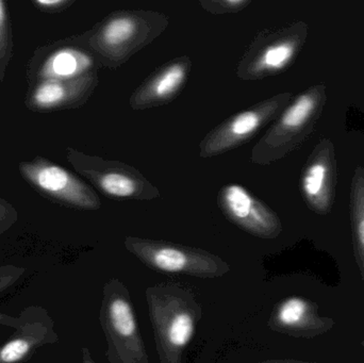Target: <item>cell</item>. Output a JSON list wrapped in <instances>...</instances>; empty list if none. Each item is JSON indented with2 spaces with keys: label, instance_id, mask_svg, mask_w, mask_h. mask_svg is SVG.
Masks as SVG:
<instances>
[{
  "label": "cell",
  "instance_id": "1",
  "mask_svg": "<svg viewBox=\"0 0 364 363\" xmlns=\"http://www.w3.org/2000/svg\"><path fill=\"white\" fill-rule=\"evenodd\" d=\"M147 307L160 363H182L203 317V309L188 288L164 283L146 290Z\"/></svg>",
  "mask_w": 364,
  "mask_h": 363
},
{
  "label": "cell",
  "instance_id": "2",
  "mask_svg": "<svg viewBox=\"0 0 364 363\" xmlns=\"http://www.w3.org/2000/svg\"><path fill=\"white\" fill-rule=\"evenodd\" d=\"M168 25V17L156 11H114L96 26L90 46L102 66L117 70L159 38Z\"/></svg>",
  "mask_w": 364,
  "mask_h": 363
},
{
  "label": "cell",
  "instance_id": "3",
  "mask_svg": "<svg viewBox=\"0 0 364 363\" xmlns=\"http://www.w3.org/2000/svg\"><path fill=\"white\" fill-rule=\"evenodd\" d=\"M327 102L326 85L318 83L291 100L250 155V162L269 166L296 151L311 136Z\"/></svg>",
  "mask_w": 364,
  "mask_h": 363
},
{
  "label": "cell",
  "instance_id": "4",
  "mask_svg": "<svg viewBox=\"0 0 364 363\" xmlns=\"http://www.w3.org/2000/svg\"><path fill=\"white\" fill-rule=\"evenodd\" d=\"M100 322L109 363H149L129 291L119 279L105 283Z\"/></svg>",
  "mask_w": 364,
  "mask_h": 363
},
{
  "label": "cell",
  "instance_id": "5",
  "mask_svg": "<svg viewBox=\"0 0 364 363\" xmlns=\"http://www.w3.org/2000/svg\"><path fill=\"white\" fill-rule=\"evenodd\" d=\"M307 38L308 25L304 21L262 30L246 48L235 75L240 80L256 81L282 74L295 61Z\"/></svg>",
  "mask_w": 364,
  "mask_h": 363
},
{
  "label": "cell",
  "instance_id": "6",
  "mask_svg": "<svg viewBox=\"0 0 364 363\" xmlns=\"http://www.w3.org/2000/svg\"><path fill=\"white\" fill-rule=\"evenodd\" d=\"M124 245L147 268L158 272L218 278L231 270L222 258L196 247L138 237H127Z\"/></svg>",
  "mask_w": 364,
  "mask_h": 363
},
{
  "label": "cell",
  "instance_id": "7",
  "mask_svg": "<svg viewBox=\"0 0 364 363\" xmlns=\"http://www.w3.org/2000/svg\"><path fill=\"white\" fill-rule=\"evenodd\" d=\"M292 98L290 92L276 94L225 119L200 141L199 157H215L245 144L267 124L275 121Z\"/></svg>",
  "mask_w": 364,
  "mask_h": 363
},
{
  "label": "cell",
  "instance_id": "8",
  "mask_svg": "<svg viewBox=\"0 0 364 363\" xmlns=\"http://www.w3.org/2000/svg\"><path fill=\"white\" fill-rule=\"evenodd\" d=\"M79 172L82 173L105 196L114 200H153L160 191L138 168L122 161L73 153Z\"/></svg>",
  "mask_w": 364,
  "mask_h": 363
},
{
  "label": "cell",
  "instance_id": "9",
  "mask_svg": "<svg viewBox=\"0 0 364 363\" xmlns=\"http://www.w3.org/2000/svg\"><path fill=\"white\" fill-rule=\"evenodd\" d=\"M216 200L224 217L252 236L272 240L282 232V221L277 213L243 185H224Z\"/></svg>",
  "mask_w": 364,
  "mask_h": 363
},
{
  "label": "cell",
  "instance_id": "10",
  "mask_svg": "<svg viewBox=\"0 0 364 363\" xmlns=\"http://www.w3.org/2000/svg\"><path fill=\"white\" fill-rule=\"evenodd\" d=\"M337 159L335 145L322 138L306 161L301 176V192L310 210L316 215L331 212L336 197Z\"/></svg>",
  "mask_w": 364,
  "mask_h": 363
},
{
  "label": "cell",
  "instance_id": "11",
  "mask_svg": "<svg viewBox=\"0 0 364 363\" xmlns=\"http://www.w3.org/2000/svg\"><path fill=\"white\" fill-rule=\"evenodd\" d=\"M21 324L15 334L0 345V363H21L41 347L55 345L59 336L46 309L28 307L21 313Z\"/></svg>",
  "mask_w": 364,
  "mask_h": 363
},
{
  "label": "cell",
  "instance_id": "12",
  "mask_svg": "<svg viewBox=\"0 0 364 363\" xmlns=\"http://www.w3.org/2000/svg\"><path fill=\"white\" fill-rule=\"evenodd\" d=\"M188 55L175 58L151 72L130 96V108L144 111L170 104L186 87L192 70Z\"/></svg>",
  "mask_w": 364,
  "mask_h": 363
},
{
  "label": "cell",
  "instance_id": "13",
  "mask_svg": "<svg viewBox=\"0 0 364 363\" xmlns=\"http://www.w3.org/2000/svg\"><path fill=\"white\" fill-rule=\"evenodd\" d=\"M331 318L321 317L316 303L301 296H290L276 305L267 325L269 330L294 338L312 339L331 332Z\"/></svg>",
  "mask_w": 364,
  "mask_h": 363
},
{
  "label": "cell",
  "instance_id": "14",
  "mask_svg": "<svg viewBox=\"0 0 364 363\" xmlns=\"http://www.w3.org/2000/svg\"><path fill=\"white\" fill-rule=\"evenodd\" d=\"M34 181L41 189L70 206L85 210H97L102 206L93 190L59 166L40 168L34 174Z\"/></svg>",
  "mask_w": 364,
  "mask_h": 363
},
{
  "label": "cell",
  "instance_id": "15",
  "mask_svg": "<svg viewBox=\"0 0 364 363\" xmlns=\"http://www.w3.org/2000/svg\"><path fill=\"white\" fill-rule=\"evenodd\" d=\"M350 221L355 256L364 281V168L357 166L350 185Z\"/></svg>",
  "mask_w": 364,
  "mask_h": 363
},
{
  "label": "cell",
  "instance_id": "16",
  "mask_svg": "<svg viewBox=\"0 0 364 363\" xmlns=\"http://www.w3.org/2000/svg\"><path fill=\"white\" fill-rule=\"evenodd\" d=\"M94 57L78 49H63L53 55L49 62V72L60 78L74 79L91 72Z\"/></svg>",
  "mask_w": 364,
  "mask_h": 363
},
{
  "label": "cell",
  "instance_id": "17",
  "mask_svg": "<svg viewBox=\"0 0 364 363\" xmlns=\"http://www.w3.org/2000/svg\"><path fill=\"white\" fill-rule=\"evenodd\" d=\"M252 4L250 0H201V8L214 15L239 13Z\"/></svg>",
  "mask_w": 364,
  "mask_h": 363
},
{
  "label": "cell",
  "instance_id": "18",
  "mask_svg": "<svg viewBox=\"0 0 364 363\" xmlns=\"http://www.w3.org/2000/svg\"><path fill=\"white\" fill-rule=\"evenodd\" d=\"M25 272V269L19 266H0V293L12 287Z\"/></svg>",
  "mask_w": 364,
  "mask_h": 363
},
{
  "label": "cell",
  "instance_id": "19",
  "mask_svg": "<svg viewBox=\"0 0 364 363\" xmlns=\"http://www.w3.org/2000/svg\"><path fill=\"white\" fill-rule=\"evenodd\" d=\"M21 324V315H19V317L15 318L12 317V315H6V313H0V325L17 330Z\"/></svg>",
  "mask_w": 364,
  "mask_h": 363
},
{
  "label": "cell",
  "instance_id": "20",
  "mask_svg": "<svg viewBox=\"0 0 364 363\" xmlns=\"http://www.w3.org/2000/svg\"><path fill=\"white\" fill-rule=\"evenodd\" d=\"M81 354H82V358H81V363H95L92 356L91 352L87 347H82L81 350Z\"/></svg>",
  "mask_w": 364,
  "mask_h": 363
},
{
  "label": "cell",
  "instance_id": "21",
  "mask_svg": "<svg viewBox=\"0 0 364 363\" xmlns=\"http://www.w3.org/2000/svg\"><path fill=\"white\" fill-rule=\"evenodd\" d=\"M38 4H41V6H64L66 1H64V0H49V1H47V0H38Z\"/></svg>",
  "mask_w": 364,
  "mask_h": 363
},
{
  "label": "cell",
  "instance_id": "22",
  "mask_svg": "<svg viewBox=\"0 0 364 363\" xmlns=\"http://www.w3.org/2000/svg\"><path fill=\"white\" fill-rule=\"evenodd\" d=\"M259 363H326V362H301V360L284 359V360H267V362H262Z\"/></svg>",
  "mask_w": 364,
  "mask_h": 363
},
{
  "label": "cell",
  "instance_id": "23",
  "mask_svg": "<svg viewBox=\"0 0 364 363\" xmlns=\"http://www.w3.org/2000/svg\"><path fill=\"white\" fill-rule=\"evenodd\" d=\"M4 19H6V10H4V2L0 1V29L4 26Z\"/></svg>",
  "mask_w": 364,
  "mask_h": 363
},
{
  "label": "cell",
  "instance_id": "24",
  "mask_svg": "<svg viewBox=\"0 0 364 363\" xmlns=\"http://www.w3.org/2000/svg\"><path fill=\"white\" fill-rule=\"evenodd\" d=\"M361 345L364 347V340L361 341Z\"/></svg>",
  "mask_w": 364,
  "mask_h": 363
}]
</instances>
